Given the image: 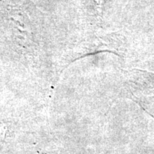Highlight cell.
<instances>
[{"label":"cell","mask_w":154,"mask_h":154,"mask_svg":"<svg viewBox=\"0 0 154 154\" xmlns=\"http://www.w3.org/2000/svg\"><path fill=\"white\" fill-rule=\"evenodd\" d=\"M6 134V126L5 125L0 123V141L2 140Z\"/></svg>","instance_id":"obj_1"}]
</instances>
